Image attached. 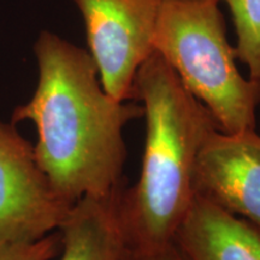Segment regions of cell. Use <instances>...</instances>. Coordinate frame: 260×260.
<instances>
[{"label":"cell","mask_w":260,"mask_h":260,"mask_svg":"<svg viewBox=\"0 0 260 260\" xmlns=\"http://www.w3.org/2000/svg\"><path fill=\"white\" fill-rule=\"evenodd\" d=\"M34 53L37 88L28 103L16 107L12 124L35 125L39 165L69 203L118 189L126 160L123 132L144 117V107L110 96L89 52L53 32H40Z\"/></svg>","instance_id":"cell-1"},{"label":"cell","mask_w":260,"mask_h":260,"mask_svg":"<svg viewBox=\"0 0 260 260\" xmlns=\"http://www.w3.org/2000/svg\"><path fill=\"white\" fill-rule=\"evenodd\" d=\"M133 99L144 107L145 149L139 181L121 193V211L130 248H155L174 242L195 197L198 154L220 128L155 51L135 75Z\"/></svg>","instance_id":"cell-2"},{"label":"cell","mask_w":260,"mask_h":260,"mask_svg":"<svg viewBox=\"0 0 260 260\" xmlns=\"http://www.w3.org/2000/svg\"><path fill=\"white\" fill-rule=\"evenodd\" d=\"M219 0H164L153 47L226 133L255 129L260 82L245 79Z\"/></svg>","instance_id":"cell-3"},{"label":"cell","mask_w":260,"mask_h":260,"mask_svg":"<svg viewBox=\"0 0 260 260\" xmlns=\"http://www.w3.org/2000/svg\"><path fill=\"white\" fill-rule=\"evenodd\" d=\"M83 16L89 53L105 92L133 99L141 64L154 52L155 25L164 0H74Z\"/></svg>","instance_id":"cell-4"},{"label":"cell","mask_w":260,"mask_h":260,"mask_svg":"<svg viewBox=\"0 0 260 260\" xmlns=\"http://www.w3.org/2000/svg\"><path fill=\"white\" fill-rule=\"evenodd\" d=\"M71 206L42 171L34 145L0 121V243L34 242L54 233Z\"/></svg>","instance_id":"cell-5"},{"label":"cell","mask_w":260,"mask_h":260,"mask_svg":"<svg viewBox=\"0 0 260 260\" xmlns=\"http://www.w3.org/2000/svg\"><path fill=\"white\" fill-rule=\"evenodd\" d=\"M194 191L260 230V134L213 130L201 146Z\"/></svg>","instance_id":"cell-6"},{"label":"cell","mask_w":260,"mask_h":260,"mask_svg":"<svg viewBox=\"0 0 260 260\" xmlns=\"http://www.w3.org/2000/svg\"><path fill=\"white\" fill-rule=\"evenodd\" d=\"M187 260H260V230L195 194L174 236Z\"/></svg>","instance_id":"cell-7"},{"label":"cell","mask_w":260,"mask_h":260,"mask_svg":"<svg viewBox=\"0 0 260 260\" xmlns=\"http://www.w3.org/2000/svg\"><path fill=\"white\" fill-rule=\"evenodd\" d=\"M123 184L112 193L81 198L59 226L60 260H123L129 248L121 211Z\"/></svg>","instance_id":"cell-8"},{"label":"cell","mask_w":260,"mask_h":260,"mask_svg":"<svg viewBox=\"0 0 260 260\" xmlns=\"http://www.w3.org/2000/svg\"><path fill=\"white\" fill-rule=\"evenodd\" d=\"M235 27L236 58L247 65L249 79L260 82V0H223Z\"/></svg>","instance_id":"cell-9"},{"label":"cell","mask_w":260,"mask_h":260,"mask_svg":"<svg viewBox=\"0 0 260 260\" xmlns=\"http://www.w3.org/2000/svg\"><path fill=\"white\" fill-rule=\"evenodd\" d=\"M61 251L59 232L34 242L0 243V260H52Z\"/></svg>","instance_id":"cell-10"},{"label":"cell","mask_w":260,"mask_h":260,"mask_svg":"<svg viewBox=\"0 0 260 260\" xmlns=\"http://www.w3.org/2000/svg\"><path fill=\"white\" fill-rule=\"evenodd\" d=\"M123 260H187L174 242L155 248H128Z\"/></svg>","instance_id":"cell-11"}]
</instances>
